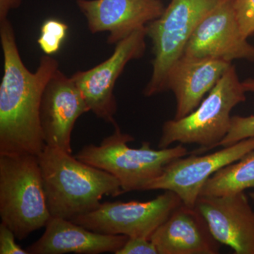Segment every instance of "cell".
I'll return each mask as SVG.
<instances>
[{
    "mask_svg": "<svg viewBox=\"0 0 254 254\" xmlns=\"http://www.w3.org/2000/svg\"><path fill=\"white\" fill-rule=\"evenodd\" d=\"M4 73L0 84V155L38 157L46 148L40 123L42 95L59 68L49 55L40 59L35 72L25 66L9 20L0 21Z\"/></svg>",
    "mask_w": 254,
    "mask_h": 254,
    "instance_id": "obj_1",
    "label": "cell"
},
{
    "mask_svg": "<svg viewBox=\"0 0 254 254\" xmlns=\"http://www.w3.org/2000/svg\"><path fill=\"white\" fill-rule=\"evenodd\" d=\"M51 217L72 220L98 208L104 195L125 193L113 175L46 145L38 157Z\"/></svg>",
    "mask_w": 254,
    "mask_h": 254,
    "instance_id": "obj_2",
    "label": "cell"
},
{
    "mask_svg": "<svg viewBox=\"0 0 254 254\" xmlns=\"http://www.w3.org/2000/svg\"><path fill=\"white\" fill-rule=\"evenodd\" d=\"M246 93L232 64L192 113L163 124L158 148H169L175 143L197 144L200 148L191 153L200 155L218 148L230 130L232 110L245 101Z\"/></svg>",
    "mask_w": 254,
    "mask_h": 254,
    "instance_id": "obj_3",
    "label": "cell"
},
{
    "mask_svg": "<svg viewBox=\"0 0 254 254\" xmlns=\"http://www.w3.org/2000/svg\"><path fill=\"white\" fill-rule=\"evenodd\" d=\"M114 128L113 134L103 138L99 145H85L75 157L116 177L125 193L143 190L169 163L190 153L180 143L172 148L154 149L150 142L145 141L141 148H130L128 143L135 138L123 133L117 123Z\"/></svg>",
    "mask_w": 254,
    "mask_h": 254,
    "instance_id": "obj_4",
    "label": "cell"
},
{
    "mask_svg": "<svg viewBox=\"0 0 254 254\" xmlns=\"http://www.w3.org/2000/svg\"><path fill=\"white\" fill-rule=\"evenodd\" d=\"M0 217L18 240L46 227L51 215L38 157L0 155Z\"/></svg>",
    "mask_w": 254,
    "mask_h": 254,
    "instance_id": "obj_5",
    "label": "cell"
},
{
    "mask_svg": "<svg viewBox=\"0 0 254 254\" xmlns=\"http://www.w3.org/2000/svg\"><path fill=\"white\" fill-rule=\"evenodd\" d=\"M224 0H171L160 17L148 23L147 37L153 45V72L143 90L151 97L165 91L170 68L183 55L192 33L205 15Z\"/></svg>",
    "mask_w": 254,
    "mask_h": 254,
    "instance_id": "obj_6",
    "label": "cell"
},
{
    "mask_svg": "<svg viewBox=\"0 0 254 254\" xmlns=\"http://www.w3.org/2000/svg\"><path fill=\"white\" fill-rule=\"evenodd\" d=\"M182 203L180 197L165 190L154 199L140 202H105L71 221L91 231L150 240L155 230Z\"/></svg>",
    "mask_w": 254,
    "mask_h": 254,
    "instance_id": "obj_7",
    "label": "cell"
},
{
    "mask_svg": "<svg viewBox=\"0 0 254 254\" xmlns=\"http://www.w3.org/2000/svg\"><path fill=\"white\" fill-rule=\"evenodd\" d=\"M146 28L136 30L117 43L108 59L86 71H78L73 78L90 111L105 123L115 125L118 103L114 95L115 84L127 64L138 60L146 49Z\"/></svg>",
    "mask_w": 254,
    "mask_h": 254,
    "instance_id": "obj_8",
    "label": "cell"
},
{
    "mask_svg": "<svg viewBox=\"0 0 254 254\" xmlns=\"http://www.w3.org/2000/svg\"><path fill=\"white\" fill-rule=\"evenodd\" d=\"M254 150V137L223 147L210 154H192L169 163L163 173L145 187L143 190H171L184 204L195 207L202 188L220 169L235 163Z\"/></svg>",
    "mask_w": 254,
    "mask_h": 254,
    "instance_id": "obj_9",
    "label": "cell"
},
{
    "mask_svg": "<svg viewBox=\"0 0 254 254\" xmlns=\"http://www.w3.org/2000/svg\"><path fill=\"white\" fill-rule=\"evenodd\" d=\"M183 55L228 63L254 62V46L241 32L234 0H224L205 15L187 42Z\"/></svg>",
    "mask_w": 254,
    "mask_h": 254,
    "instance_id": "obj_10",
    "label": "cell"
},
{
    "mask_svg": "<svg viewBox=\"0 0 254 254\" xmlns=\"http://www.w3.org/2000/svg\"><path fill=\"white\" fill-rule=\"evenodd\" d=\"M90 110L73 78L58 68L42 95L40 123L45 143L72 153L71 133L76 120Z\"/></svg>",
    "mask_w": 254,
    "mask_h": 254,
    "instance_id": "obj_11",
    "label": "cell"
},
{
    "mask_svg": "<svg viewBox=\"0 0 254 254\" xmlns=\"http://www.w3.org/2000/svg\"><path fill=\"white\" fill-rule=\"evenodd\" d=\"M219 243L236 254H254V210L245 191L200 195L195 205Z\"/></svg>",
    "mask_w": 254,
    "mask_h": 254,
    "instance_id": "obj_12",
    "label": "cell"
},
{
    "mask_svg": "<svg viewBox=\"0 0 254 254\" xmlns=\"http://www.w3.org/2000/svg\"><path fill=\"white\" fill-rule=\"evenodd\" d=\"M93 34L107 32L108 44L116 45L136 30L160 17L161 0H76Z\"/></svg>",
    "mask_w": 254,
    "mask_h": 254,
    "instance_id": "obj_13",
    "label": "cell"
},
{
    "mask_svg": "<svg viewBox=\"0 0 254 254\" xmlns=\"http://www.w3.org/2000/svg\"><path fill=\"white\" fill-rule=\"evenodd\" d=\"M231 66L232 63L215 58L183 55L177 60L165 83V91H173L176 99L174 119L179 120L192 113Z\"/></svg>",
    "mask_w": 254,
    "mask_h": 254,
    "instance_id": "obj_14",
    "label": "cell"
},
{
    "mask_svg": "<svg viewBox=\"0 0 254 254\" xmlns=\"http://www.w3.org/2000/svg\"><path fill=\"white\" fill-rule=\"evenodd\" d=\"M158 254H217L220 245L195 207L182 203L150 239Z\"/></svg>",
    "mask_w": 254,
    "mask_h": 254,
    "instance_id": "obj_15",
    "label": "cell"
},
{
    "mask_svg": "<svg viewBox=\"0 0 254 254\" xmlns=\"http://www.w3.org/2000/svg\"><path fill=\"white\" fill-rule=\"evenodd\" d=\"M128 238L125 235L98 233L71 220L51 217L41 238L26 251L30 254H115Z\"/></svg>",
    "mask_w": 254,
    "mask_h": 254,
    "instance_id": "obj_16",
    "label": "cell"
},
{
    "mask_svg": "<svg viewBox=\"0 0 254 254\" xmlns=\"http://www.w3.org/2000/svg\"><path fill=\"white\" fill-rule=\"evenodd\" d=\"M254 189V150L220 169L205 182L200 195L218 196Z\"/></svg>",
    "mask_w": 254,
    "mask_h": 254,
    "instance_id": "obj_17",
    "label": "cell"
},
{
    "mask_svg": "<svg viewBox=\"0 0 254 254\" xmlns=\"http://www.w3.org/2000/svg\"><path fill=\"white\" fill-rule=\"evenodd\" d=\"M66 23L55 18L46 20L42 25L38 44L46 55L56 54L60 51L67 34Z\"/></svg>",
    "mask_w": 254,
    "mask_h": 254,
    "instance_id": "obj_18",
    "label": "cell"
},
{
    "mask_svg": "<svg viewBox=\"0 0 254 254\" xmlns=\"http://www.w3.org/2000/svg\"><path fill=\"white\" fill-rule=\"evenodd\" d=\"M252 137H254V115L232 116L230 130L218 147L229 146Z\"/></svg>",
    "mask_w": 254,
    "mask_h": 254,
    "instance_id": "obj_19",
    "label": "cell"
},
{
    "mask_svg": "<svg viewBox=\"0 0 254 254\" xmlns=\"http://www.w3.org/2000/svg\"><path fill=\"white\" fill-rule=\"evenodd\" d=\"M234 9L241 32L248 39L254 35V0H234Z\"/></svg>",
    "mask_w": 254,
    "mask_h": 254,
    "instance_id": "obj_20",
    "label": "cell"
},
{
    "mask_svg": "<svg viewBox=\"0 0 254 254\" xmlns=\"http://www.w3.org/2000/svg\"><path fill=\"white\" fill-rule=\"evenodd\" d=\"M115 254H158V252L148 239L128 237L125 245Z\"/></svg>",
    "mask_w": 254,
    "mask_h": 254,
    "instance_id": "obj_21",
    "label": "cell"
},
{
    "mask_svg": "<svg viewBox=\"0 0 254 254\" xmlns=\"http://www.w3.org/2000/svg\"><path fill=\"white\" fill-rule=\"evenodd\" d=\"M14 232L4 223L0 224V254H28L27 251L23 250L15 242Z\"/></svg>",
    "mask_w": 254,
    "mask_h": 254,
    "instance_id": "obj_22",
    "label": "cell"
},
{
    "mask_svg": "<svg viewBox=\"0 0 254 254\" xmlns=\"http://www.w3.org/2000/svg\"><path fill=\"white\" fill-rule=\"evenodd\" d=\"M21 0H0V21L7 19L10 10L17 8Z\"/></svg>",
    "mask_w": 254,
    "mask_h": 254,
    "instance_id": "obj_23",
    "label": "cell"
},
{
    "mask_svg": "<svg viewBox=\"0 0 254 254\" xmlns=\"http://www.w3.org/2000/svg\"><path fill=\"white\" fill-rule=\"evenodd\" d=\"M244 88L246 92H250V93H254V78H250L245 79L242 81Z\"/></svg>",
    "mask_w": 254,
    "mask_h": 254,
    "instance_id": "obj_24",
    "label": "cell"
}]
</instances>
